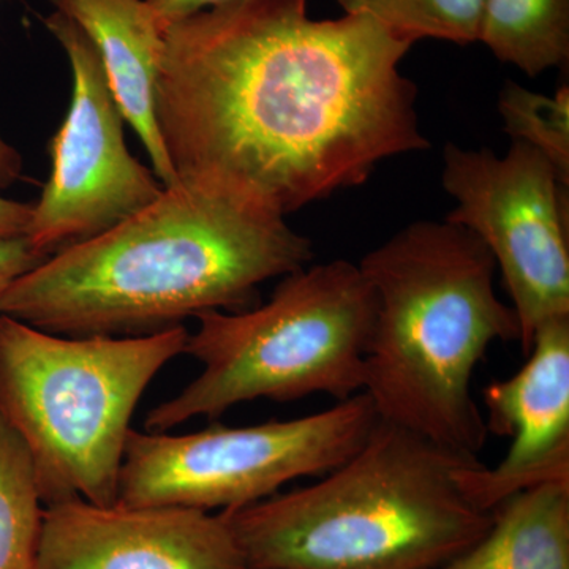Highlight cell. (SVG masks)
Segmentation results:
<instances>
[{"mask_svg":"<svg viewBox=\"0 0 569 569\" xmlns=\"http://www.w3.org/2000/svg\"><path fill=\"white\" fill-rule=\"evenodd\" d=\"M31 213L32 204L0 197V238L26 236Z\"/></svg>","mask_w":569,"mask_h":569,"instance_id":"ffe728a7","label":"cell"},{"mask_svg":"<svg viewBox=\"0 0 569 569\" xmlns=\"http://www.w3.org/2000/svg\"><path fill=\"white\" fill-rule=\"evenodd\" d=\"M189 335L178 326L70 337L0 316V418L28 449L44 507L77 498L118 503L134 410Z\"/></svg>","mask_w":569,"mask_h":569,"instance_id":"5b68a950","label":"cell"},{"mask_svg":"<svg viewBox=\"0 0 569 569\" xmlns=\"http://www.w3.org/2000/svg\"><path fill=\"white\" fill-rule=\"evenodd\" d=\"M443 162L441 181L456 200L445 220L488 247L527 355L539 326L569 317L568 186L541 152L520 141L501 157L448 142Z\"/></svg>","mask_w":569,"mask_h":569,"instance_id":"ba28073f","label":"cell"},{"mask_svg":"<svg viewBox=\"0 0 569 569\" xmlns=\"http://www.w3.org/2000/svg\"><path fill=\"white\" fill-rule=\"evenodd\" d=\"M479 41L537 78L569 62V0H486Z\"/></svg>","mask_w":569,"mask_h":569,"instance_id":"5bb4252c","label":"cell"},{"mask_svg":"<svg viewBox=\"0 0 569 569\" xmlns=\"http://www.w3.org/2000/svg\"><path fill=\"white\" fill-rule=\"evenodd\" d=\"M478 460L378 419L318 481L220 515L249 569H437L492 523L466 486Z\"/></svg>","mask_w":569,"mask_h":569,"instance_id":"277c9868","label":"cell"},{"mask_svg":"<svg viewBox=\"0 0 569 569\" xmlns=\"http://www.w3.org/2000/svg\"><path fill=\"white\" fill-rule=\"evenodd\" d=\"M92 41L123 121L151 157L153 173L171 186L178 176L164 149L156 100L164 32L144 0H51Z\"/></svg>","mask_w":569,"mask_h":569,"instance_id":"7c38bea8","label":"cell"},{"mask_svg":"<svg viewBox=\"0 0 569 569\" xmlns=\"http://www.w3.org/2000/svg\"><path fill=\"white\" fill-rule=\"evenodd\" d=\"M498 111L512 141L541 152L569 187V86L549 97L507 81L498 96Z\"/></svg>","mask_w":569,"mask_h":569,"instance_id":"e0dca14e","label":"cell"},{"mask_svg":"<svg viewBox=\"0 0 569 569\" xmlns=\"http://www.w3.org/2000/svg\"><path fill=\"white\" fill-rule=\"evenodd\" d=\"M437 569H569V479L501 501L488 531Z\"/></svg>","mask_w":569,"mask_h":569,"instance_id":"4fadbf2b","label":"cell"},{"mask_svg":"<svg viewBox=\"0 0 569 569\" xmlns=\"http://www.w3.org/2000/svg\"><path fill=\"white\" fill-rule=\"evenodd\" d=\"M310 0H238L164 31L156 112L178 179L287 217L427 151L413 44Z\"/></svg>","mask_w":569,"mask_h":569,"instance_id":"6da1fadb","label":"cell"},{"mask_svg":"<svg viewBox=\"0 0 569 569\" xmlns=\"http://www.w3.org/2000/svg\"><path fill=\"white\" fill-rule=\"evenodd\" d=\"M312 260V241L284 217L178 179L18 279L0 316L59 336L156 335L206 312L250 309L261 284Z\"/></svg>","mask_w":569,"mask_h":569,"instance_id":"7a4b0ae2","label":"cell"},{"mask_svg":"<svg viewBox=\"0 0 569 569\" xmlns=\"http://www.w3.org/2000/svg\"><path fill=\"white\" fill-rule=\"evenodd\" d=\"M43 22L73 78L69 111L50 142V179L26 231L33 249L51 257L141 211L163 183L127 149L126 121L92 41L59 11Z\"/></svg>","mask_w":569,"mask_h":569,"instance_id":"9c48e42d","label":"cell"},{"mask_svg":"<svg viewBox=\"0 0 569 569\" xmlns=\"http://www.w3.org/2000/svg\"><path fill=\"white\" fill-rule=\"evenodd\" d=\"M365 392L307 417L217 425L192 433L130 430L118 503L211 512L249 507L288 482L320 478L355 455L377 426Z\"/></svg>","mask_w":569,"mask_h":569,"instance_id":"52a82bcc","label":"cell"},{"mask_svg":"<svg viewBox=\"0 0 569 569\" xmlns=\"http://www.w3.org/2000/svg\"><path fill=\"white\" fill-rule=\"evenodd\" d=\"M43 511L28 449L0 418V569H36Z\"/></svg>","mask_w":569,"mask_h":569,"instance_id":"9a60e30c","label":"cell"},{"mask_svg":"<svg viewBox=\"0 0 569 569\" xmlns=\"http://www.w3.org/2000/svg\"><path fill=\"white\" fill-rule=\"evenodd\" d=\"M358 266L376 296L362 392L378 419L478 458L489 432L471 381L493 343L520 337L488 247L462 224L419 220Z\"/></svg>","mask_w":569,"mask_h":569,"instance_id":"3957f363","label":"cell"},{"mask_svg":"<svg viewBox=\"0 0 569 569\" xmlns=\"http://www.w3.org/2000/svg\"><path fill=\"white\" fill-rule=\"evenodd\" d=\"M486 0H337L343 13L365 14L397 40L479 41Z\"/></svg>","mask_w":569,"mask_h":569,"instance_id":"2e32d148","label":"cell"},{"mask_svg":"<svg viewBox=\"0 0 569 569\" xmlns=\"http://www.w3.org/2000/svg\"><path fill=\"white\" fill-rule=\"evenodd\" d=\"M144 2L157 26L164 32L171 26L178 24L187 18L238 2V0H144Z\"/></svg>","mask_w":569,"mask_h":569,"instance_id":"d6986e66","label":"cell"},{"mask_svg":"<svg viewBox=\"0 0 569 569\" xmlns=\"http://www.w3.org/2000/svg\"><path fill=\"white\" fill-rule=\"evenodd\" d=\"M3 2V0H0ZM22 160L20 152L3 140L0 134V189L10 187L21 178Z\"/></svg>","mask_w":569,"mask_h":569,"instance_id":"44dd1931","label":"cell"},{"mask_svg":"<svg viewBox=\"0 0 569 569\" xmlns=\"http://www.w3.org/2000/svg\"><path fill=\"white\" fill-rule=\"evenodd\" d=\"M50 257L33 249L26 236L0 238V301L11 284Z\"/></svg>","mask_w":569,"mask_h":569,"instance_id":"ac0fdd59","label":"cell"},{"mask_svg":"<svg viewBox=\"0 0 569 569\" xmlns=\"http://www.w3.org/2000/svg\"><path fill=\"white\" fill-rule=\"evenodd\" d=\"M36 569H249L223 516L181 507H44Z\"/></svg>","mask_w":569,"mask_h":569,"instance_id":"30bf717a","label":"cell"},{"mask_svg":"<svg viewBox=\"0 0 569 569\" xmlns=\"http://www.w3.org/2000/svg\"><path fill=\"white\" fill-rule=\"evenodd\" d=\"M526 358L482 389L488 432L511 438L497 467L478 460L467 473L468 493L490 512L520 490L569 479V317L539 326Z\"/></svg>","mask_w":569,"mask_h":569,"instance_id":"8fae6325","label":"cell"},{"mask_svg":"<svg viewBox=\"0 0 569 569\" xmlns=\"http://www.w3.org/2000/svg\"><path fill=\"white\" fill-rule=\"evenodd\" d=\"M373 316L372 288L347 260L283 276L264 305L206 312L183 351L203 369L148 411L144 430L170 432L258 399L291 402L326 395L339 402L359 395Z\"/></svg>","mask_w":569,"mask_h":569,"instance_id":"8992f818","label":"cell"}]
</instances>
